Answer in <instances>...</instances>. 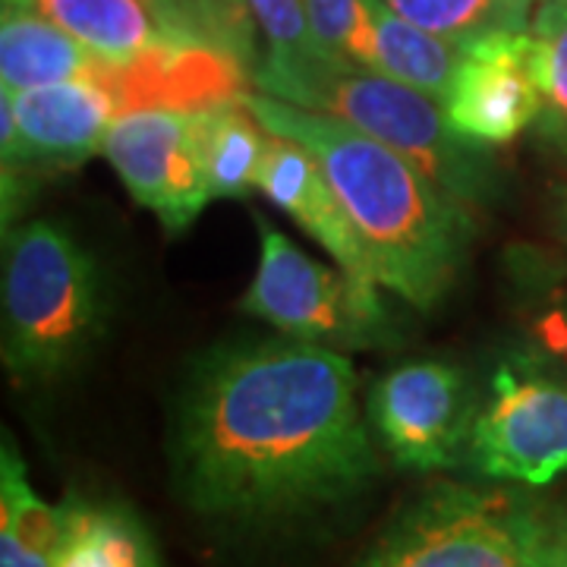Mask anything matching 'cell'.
<instances>
[{"label": "cell", "mask_w": 567, "mask_h": 567, "mask_svg": "<svg viewBox=\"0 0 567 567\" xmlns=\"http://www.w3.org/2000/svg\"><path fill=\"white\" fill-rule=\"evenodd\" d=\"M551 227H555V237H558V244L565 246V252H567V186L561 189V193H558V199H555Z\"/></svg>", "instance_id": "cell-27"}, {"label": "cell", "mask_w": 567, "mask_h": 567, "mask_svg": "<svg viewBox=\"0 0 567 567\" xmlns=\"http://www.w3.org/2000/svg\"><path fill=\"white\" fill-rule=\"evenodd\" d=\"M551 517L511 486L439 483L398 511L357 567H543Z\"/></svg>", "instance_id": "cell-5"}, {"label": "cell", "mask_w": 567, "mask_h": 567, "mask_svg": "<svg viewBox=\"0 0 567 567\" xmlns=\"http://www.w3.org/2000/svg\"><path fill=\"white\" fill-rule=\"evenodd\" d=\"M476 410L464 369L442 360L394 365L365 398L375 439L394 464L416 473L451 470L466 457Z\"/></svg>", "instance_id": "cell-10"}, {"label": "cell", "mask_w": 567, "mask_h": 567, "mask_svg": "<svg viewBox=\"0 0 567 567\" xmlns=\"http://www.w3.org/2000/svg\"><path fill=\"white\" fill-rule=\"evenodd\" d=\"M385 3L425 32H435L464 48L502 32H527L536 10V0H385Z\"/></svg>", "instance_id": "cell-20"}, {"label": "cell", "mask_w": 567, "mask_h": 567, "mask_svg": "<svg viewBox=\"0 0 567 567\" xmlns=\"http://www.w3.org/2000/svg\"><path fill=\"white\" fill-rule=\"evenodd\" d=\"M167 451L183 505L256 533L341 511L382 470L347 353L287 334L196 360Z\"/></svg>", "instance_id": "cell-1"}, {"label": "cell", "mask_w": 567, "mask_h": 567, "mask_svg": "<svg viewBox=\"0 0 567 567\" xmlns=\"http://www.w3.org/2000/svg\"><path fill=\"white\" fill-rule=\"evenodd\" d=\"M249 10L256 17L259 35L265 39V54L259 66L306 70V66L338 61L319 39L303 0H249Z\"/></svg>", "instance_id": "cell-21"}, {"label": "cell", "mask_w": 567, "mask_h": 567, "mask_svg": "<svg viewBox=\"0 0 567 567\" xmlns=\"http://www.w3.org/2000/svg\"><path fill=\"white\" fill-rule=\"evenodd\" d=\"M259 262L240 309L275 331L331 350H375L394 341L379 284L357 281L290 244L275 224L256 215Z\"/></svg>", "instance_id": "cell-6"}, {"label": "cell", "mask_w": 567, "mask_h": 567, "mask_svg": "<svg viewBox=\"0 0 567 567\" xmlns=\"http://www.w3.org/2000/svg\"><path fill=\"white\" fill-rule=\"evenodd\" d=\"M158 17H164V20L171 22V25H177V29H183V32H193V35H199V39H205L203 32L196 29V22L189 20V13L183 10V3L181 0H145ZM208 41V39H205ZM212 44V41H208Z\"/></svg>", "instance_id": "cell-26"}, {"label": "cell", "mask_w": 567, "mask_h": 567, "mask_svg": "<svg viewBox=\"0 0 567 567\" xmlns=\"http://www.w3.org/2000/svg\"><path fill=\"white\" fill-rule=\"evenodd\" d=\"M252 85L284 102L324 111L385 142L466 208H488L502 196V174L492 158V145L464 136L447 121L442 104L385 73L338 61L306 70L259 66Z\"/></svg>", "instance_id": "cell-3"}, {"label": "cell", "mask_w": 567, "mask_h": 567, "mask_svg": "<svg viewBox=\"0 0 567 567\" xmlns=\"http://www.w3.org/2000/svg\"><path fill=\"white\" fill-rule=\"evenodd\" d=\"M244 99L205 111V177L212 199H246L259 189L271 133Z\"/></svg>", "instance_id": "cell-18"}, {"label": "cell", "mask_w": 567, "mask_h": 567, "mask_svg": "<svg viewBox=\"0 0 567 567\" xmlns=\"http://www.w3.org/2000/svg\"><path fill=\"white\" fill-rule=\"evenodd\" d=\"M61 505H48L10 435L0 445V567H54Z\"/></svg>", "instance_id": "cell-17"}, {"label": "cell", "mask_w": 567, "mask_h": 567, "mask_svg": "<svg viewBox=\"0 0 567 567\" xmlns=\"http://www.w3.org/2000/svg\"><path fill=\"white\" fill-rule=\"evenodd\" d=\"M244 102L268 133L300 142L322 164L375 281L416 309L439 303L470 252L473 218L466 205L401 152L347 121L268 92H246Z\"/></svg>", "instance_id": "cell-2"}, {"label": "cell", "mask_w": 567, "mask_h": 567, "mask_svg": "<svg viewBox=\"0 0 567 567\" xmlns=\"http://www.w3.org/2000/svg\"><path fill=\"white\" fill-rule=\"evenodd\" d=\"M365 10L375 41V73L404 82L445 107L464 66V44L425 32L416 22L404 20L398 10H391L385 0H365Z\"/></svg>", "instance_id": "cell-16"}, {"label": "cell", "mask_w": 567, "mask_h": 567, "mask_svg": "<svg viewBox=\"0 0 567 567\" xmlns=\"http://www.w3.org/2000/svg\"><path fill=\"white\" fill-rule=\"evenodd\" d=\"M543 107L536 41L527 32H502L466 48L464 66L447 99V121L464 136L507 145L529 130Z\"/></svg>", "instance_id": "cell-11"}, {"label": "cell", "mask_w": 567, "mask_h": 567, "mask_svg": "<svg viewBox=\"0 0 567 567\" xmlns=\"http://www.w3.org/2000/svg\"><path fill=\"white\" fill-rule=\"evenodd\" d=\"M107 316L102 268L58 221L7 230L3 363L20 382H51L99 341Z\"/></svg>", "instance_id": "cell-4"}, {"label": "cell", "mask_w": 567, "mask_h": 567, "mask_svg": "<svg viewBox=\"0 0 567 567\" xmlns=\"http://www.w3.org/2000/svg\"><path fill=\"white\" fill-rule=\"evenodd\" d=\"M259 193L300 224L312 240H319L324 252L338 262V268H344L357 281L379 284L357 227L344 212L331 181L324 177L322 164L316 162V155L306 145L271 133L262 177H259Z\"/></svg>", "instance_id": "cell-12"}, {"label": "cell", "mask_w": 567, "mask_h": 567, "mask_svg": "<svg viewBox=\"0 0 567 567\" xmlns=\"http://www.w3.org/2000/svg\"><path fill=\"white\" fill-rule=\"evenodd\" d=\"M0 171H3V234L35 183L73 171L99 155L121 102L99 82H54L0 95Z\"/></svg>", "instance_id": "cell-7"}, {"label": "cell", "mask_w": 567, "mask_h": 567, "mask_svg": "<svg viewBox=\"0 0 567 567\" xmlns=\"http://www.w3.org/2000/svg\"><path fill=\"white\" fill-rule=\"evenodd\" d=\"M123 66L99 58L66 29L20 3L0 10V80L7 92H25L54 82H99L114 92Z\"/></svg>", "instance_id": "cell-14"}, {"label": "cell", "mask_w": 567, "mask_h": 567, "mask_svg": "<svg viewBox=\"0 0 567 567\" xmlns=\"http://www.w3.org/2000/svg\"><path fill=\"white\" fill-rule=\"evenodd\" d=\"M54 567H164L142 517L123 502L70 492Z\"/></svg>", "instance_id": "cell-15"}, {"label": "cell", "mask_w": 567, "mask_h": 567, "mask_svg": "<svg viewBox=\"0 0 567 567\" xmlns=\"http://www.w3.org/2000/svg\"><path fill=\"white\" fill-rule=\"evenodd\" d=\"M189 20L215 48L230 54L249 76H256L259 54V25L249 10V0H181Z\"/></svg>", "instance_id": "cell-22"}, {"label": "cell", "mask_w": 567, "mask_h": 567, "mask_svg": "<svg viewBox=\"0 0 567 567\" xmlns=\"http://www.w3.org/2000/svg\"><path fill=\"white\" fill-rule=\"evenodd\" d=\"M543 567H567V507L555 511V517H551V533H548Z\"/></svg>", "instance_id": "cell-25"}, {"label": "cell", "mask_w": 567, "mask_h": 567, "mask_svg": "<svg viewBox=\"0 0 567 567\" xmlns=\"http://www.w3.org/2000/svg\"><path fill=\"white\" fill-rule=\"evenodd\" d=\"M536 338L543 341L548 353H555L567 363V297H558L555 303L543 309V316L536 319Z\"/></svg>", "instance_id": "cell-24"}, {"label": "cell", "mask_w": 567, "mask_h": 567, "mask_svg": "<svg viewBox=\"0 0 567 567\" xmlns=\"http://www.w3.org/2000/svg\"><path fill=\"white\" fill-rule=\"evenodd\" d=\"M324 48L338 61L375 73V41L365 0H303Z\"/></svg>", "instance_id": "cell-23"}, {"label": "cell", "mask_w": 567, "mask_h": 567, "mask_svg": "<svg viewBox=\"0 0 567 567\" xmlns=\"http://www.w3.org/2000/svg\"><path fill=\"white\" fill-rule=\"evenodd\" d=\"M529 35L536 41L543 107L533 140L551 158L567 162V0H536Z\"/></svg>", "instance_id": "cell-19"}, {"label": "cell", "mask_w": 567, "mask_h": 567, "mask_svg": "<svg viewBox=\"0 0 567 567\" xmlns=\"http://www.w3.org/2000/svg\"><path fill=\"white\" fill-rule=\"evenodd\" d=\"M35 10L123 70L148 66L171 54L208 44L158 17L145 0H7ZM215 48V44H212ZM221 51V48H218Z\"/></svg>", "instance_id": "cell-13"}, {"label": "cell", "mask_w": 567, "mask_h": 567, "mask_svg": "<svg viewBox=\"0 0 567 567\" xmlns=\"http://www.w3.org/2000/svg\"><path fill=\"white\" fill-rule=\"evenodd\" d=\"M466 461L495 483L543 488L567 473V382L524 360L495 369Z\"/></svg>", "instance_id": "cell-8"}, {"label": "cell", "mask_w": 567, "mask_h": 567, "mask_svg": "<svg viewBox=\"0 0 567 567\" xmlns=\"http://www.w3.org/2000/svg\"><path fill=\"white\" fill-rule=\"evenodd\" d=\"M208 107H136L111 123L104 162L164 230L181 234L212 199L205 177Z\"/></svg>", "instance_id": "cell-9"}]
</instances>
